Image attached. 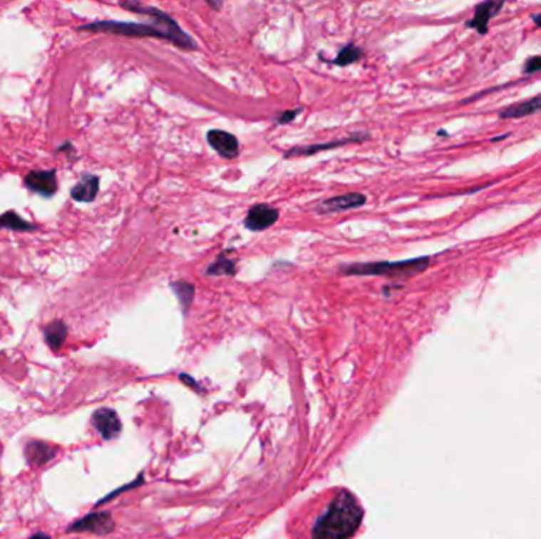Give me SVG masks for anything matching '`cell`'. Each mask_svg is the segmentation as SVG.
Masks as SVG:
<instances>
[{
	"mask_svg": "<svg viewBox=\"0 0 541 539\" xmlns=\"http://www.w3.org/2000/svg\"><path fill=\"white\" fill-rule=\"evenodd\" d=\"M127 9L148 14L154 19V24H138V23H119V21H100V23L79 26V31H92V32H108L116 35H125V37H155L171 41L182 49H195L197 45L187 35L177 23L167 13L162 10L153 9V6H143L136 4H124Z\"/></svg>",
	"mask_w": 541,
	"mask_h": 539,
	"instance_id": "obj_1",
	"label": "cell"
},
{
	"mask_svg": "<svg viewBox=\"0 0 541 539\" xmlns=\"http://www.w3.org/2000/svg\"><path fill=\"white\" fill-rule=\"evenodd\" d=\"M363 520V508L349 491H341L316 520L312 539H350Z\"/></svg>",
	"mask_w": 541,
	"mask_h": 539,
	"instance_id": "obj_2",
	"label": "cell"
},
{
	"mask_svg": "<svg viewBox=\"0 0 541 539\" xmlns=\"http://www.w3.org/2000/svg\"><path fill=\"white\" fill-rule=\"evenodd\" d=\"M429 263H431L429 258L423 256V258H415V260H403V261H378V263L350 264L342 268V272L347 276H385L393 280H408L428 269Z\"/></svg>",
	"mask_w": 541,
	"mask_h": 539,
	"instance_id": "obj_3",
	"label": "cell"
},
{
	"mask_svg": "<svg viewBox=\"0 0 541 539\" xmlns=\"http://www.w3.org/2000/svg\"><path fill=\"white\" fill-rule=\"evenodd\" d=\"M114 530V520L108 511H97L84 516L68 527V531H89V533L106 536Z\"/></svg>",
	"mask_w": 541,
	"mask_h": 539,
	"instance_id": "obj_4",
	"label": "cell"
},
{
	"mask_svg": "<svg viewBox=\"0 0 541 539\" xmlns=\"http://www.w3.org/2000/svg\"><path fill=\"white\" fill-rule=\"evenodd\" d=\"M279 220V211L269 204H257L249 211L244 225L250 231H264L276 225Z\"/></svg>",
	"mask_w": 541,
	"mask_h": 539,
	"instance_id": "obj_5",
	"label": "cell"
},
{
	"mask_svg": "<svg viewBox=\"0 0 541 539\" xmlns=\"http://www.w3.org/2000/svg\"><path fill=\"white\" fill-rule=\"evenodd\" d=\"M92 426L96 427V430L103 440H113V438L119 436L122 430L119 416L114 409L110 408L97 409V412L92 414Z\"/></svg>",
	"mask_w": 541,
	"mask_h": 539,
	"instance_id": "obj_6",
	"label": "cell"
},
{
	"mask_svg": "<svg viewBox=\"0 0 541 539\" xmlns=\"http://www.w3.org/2000/svg\"><path fill=\"white\" fill-rule=\"evenodd\" d=\"M206 140L215 152L223 158H228V160L236 158L239 154V141L232 133L223 130H209Z\"/></svg>",
	"mask_w": 541,
	"mask_h": 539,
	"instance_id": "obj_7",
	"label": "cell"
},
{
	"mask_svg": "<svg viewBox=\"0 0 541 539\" xmlns=\"http://www.w3.org/2000/svg\"><path fill=\"white\" fill-rule=\"evenodd\" d=\"M24 184L29 190L38 193L41 197H53L57 192V179L53 169L49 171H32L24 179Z\"/></svg>",
	"mask_w": 541,
	"mask_h": 539,
	"instance_id": "obj_8",
	"label": "cell"
},
{
	"mask_svg": "<svg viewBox=\"0 0 541 539\" xmlns=\"http://www.w3.org/2000/svg\"><path fill=\"white\" fill-rule=\"evenodd\" d=\"M26 461L31 466H41L53 461L57 456V446L45 441L32 440L26 444Z\"/></svg>",
	"mask_w": 541,
	"mask_h": 539,
	"instance_id": "obj_9",
	"label": "cell"
},
{
	"mask_svg": "<svg viewBox=\"0 0 541 539\" xmlns=\"http://www.w3.org/2000/svg\"><path fill=\"white\" fill-rule=\"evenodd\" d=\"M366 199L367 197L364 195V193H347V195H341V197H334V198L321 201L319 211L321 214H328V212L356 209V207L363 206L366 203Z\"/></svg>",
	"mask_w": 541,
	"mask_h": 539,
	"instance_id": "obj_10",
	"label": "cell"
},
{
	"mask_svg": "<svg viewBox=\"0 0 541 539\" xmlns=\"http://www.w3.org/2000/svg\"><path fill=\"white\" fill-rule=\"evenodd\" d=\"M369 138V135H353L349 136V138H342L339 141H329V142H323V145H312V146H299V147H293L288 150L285 154L287 158L290 157H306V155H314L319 154L321 150H328V149H334V147H341L345 145H350V142H358V141H366Z\"/></svg>",
	"mask_w": 541,
	"mask_h": 539,
	"instance_id": "obj_11",
	"label": "cell"
},
{
	"mask_svg": "<svg viewBox=\"0 0 541 539\" xmlns=\"http://www.w3.org/2000/svg\"><path fill=\"white\" fill-rule=\"evenodd\" d=\"M503 6V2H485L475 9L473 18L465 24L468 28H475L480 33H486L490 18H494Z\"/></svg>",
	"mask_w": 541,
	"mask_h": 539,
	"instance_id": "obj_12",
	"label": "cell"
},
{
	"mask_svg": "<svg viewBox=\"0 0 541 539\" xmlns=\"http://www.w3.org/2000/svg\"><path fill=\"white\" fill-rule=\"evenodd\" d=\"M100 179L97 176L88 174L71 189V198L79 203H92L97 198Z\"/></svg>",
	"mask_w": 541,
	"mask_h": 539,
	"instance_id": "obj_13",
	"label": "cell"
},
{
	"mask_svg": "<svg viewBox=\"0 0 541 539\" xmlns=\"http://www.w3.org/2000/svg\"><path fill=\"white\" fill-rule=\"evenodd\" d=\"M537 111H541V93L537 97L524 100L521 103L511 105L505 110L500 111V117L502 119H517V117H525L529 114H533Z\"/></svg>",
	"mask_w": 541,
	"mask_h": 539,
	"instance_id": "obj_14",
	"label": "cell"
},
{
	"mask_svg": "<svg viewBox=\"0 0 541 539\" xmlns=\"http://www.w3.org/2000/svg\"><path fill=\"white\" fill-rule=\"evenodd\" d=\"M67 333L68 330L63 321L56 320L53 323H49L45 329V339H46V343L49 345V348L54 351L59 350L63 345L65 339H67Z\"/></svg>",
	"mask_w": 541,
	"mask_h": 539,
	"instance_id": "obj_15",
	"label": "cell"
},
{
	"mask_svg": "<svg viewBox=\"0 0 541 539\" xmlns=\"http://www.w3.org/2000/svg\"><path fill=\"white\" fill-rule=\"evenodd\" d=\"M171 288L175 291L176 298L180 304V308H182L184 313H187L189 307L192 304V300L195 298V286L185 280H177V282L171 283Z\"/></svg>",
	"mask_w": 541,
	"mask_h": 539,
	"instance_id": "obj_16",
	"label": "cell"
},
{
	"mask_svg": "<svg viewBox=\"0 0 541 539\" xmlns=\"http://www.w3.org/2000/svg\"><path fill=\"white\" fill-rule=\"evenodd\" d=\"M37 228L29 224L24 219H21L16 212H5L0 215V229H13V231H34Z\"/></svg>",
	"mask_w": 541,
	"mask_h": 539,
	"instance_id": "obj_17",
	"label": "cell"
},
{
	"mask_svg": "<svg viewBox=\"0 0 541 539\" xmlns=\"http://www.w3.org/2000/svg\"><path fill=\"white\" fill-rule=\"evenodd\" d=\"M206 274L207 276H230L233 277L236 274V264L235 261L232 260V258H228L225 253H222L217 256V260H215L209 268L206 269Z\"/></svg>",
	"mask_w": 541,
	"mask_h": 539,
	"instance_id": "obj_18",
	"label": "cell"
},
{
	"mask_svg": "<svg viewBox=\"0 0 541 539\" xmlns=\"http://www.w3.org/2000/svg\"><path fill=\"white\" fill-rule=\"evenodd\" d=\"M361 57H363L361 49L356 48L355 45H349V46L342 48V51L337 54V57L333 61V63L337 67H345V66H350V63H355L356 61L361 59Z\"/></svg>",
	"mask_w": 541,
	"mask_h": 539,
	"instance_id": "obj_19",
	"label": "cell"
},
{
	"mask_svg": "<svg viewBox=\"0 0 541 539\" xmlns=\"http://www.w3.org/2000/svg\"><path fill=\"white\" fill-rule=\"evenodd\" d=\"M541 70V56L538 57H532L524 66V73H535V71Z\"/></svg>",
	"mask_w": 541,
	"mask_h": 539,
	"instance_id": "obj_20",
	"label": "cell"
},
{
	"mask_svg": "<svg viewBox=\"0 0 541 539\" xmlns=\"http://www.w3.org/2000/svg\"><path fill=\"white\" fill-rule=\"evenodd\" d=\"M298 112H301V110H292V111H285L280 114V116L277 117V122L279 124H288V122H292L294 117L298 116Z\"/></svg>",
	"mask_w": 541,
	"mask_h": 539,
	"instance_id": "obj_21",
	"label": "cell"
},
{
	"mask_svg": "<svg viewBox=\"0 0 541 539\" xmlns=\"http://www.w3.org/2000/svg\"><path fill=\"white\" fill-rule=\"evenodd\" d=\"M29 539H51V536L46 533H37V535H32Z\"/></svg>",
	"mask_w": 541,
	"mask_h": 539,
	"instance_id": "obj_22",
	"label": "cell"
},
{
	"mask_svg": "<svg viewBox=\"0 0 541 539\" xmlns=\"http://www.w3.org/2000/svg\"><path fill=\"white\" fill-rule=\"evenodd\" d=\"M533 19H535V23H537L538 26H541V14H538V16H535Z\"/></svg>",
	"mask_w": 541,
	"mask_h": 539,
	"instance_id": "obj_23",
	"label": "cell"
}]
</instances>
